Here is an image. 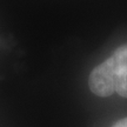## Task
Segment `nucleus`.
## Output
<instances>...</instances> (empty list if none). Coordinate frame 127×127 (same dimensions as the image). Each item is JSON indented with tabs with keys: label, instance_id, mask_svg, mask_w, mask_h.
I'll use <instances>...</instances> for the list:
<instances>
[{
	"label": "nucleus",
	"instance_id": "obj_1",
	"mask_svg": "<svg viewBox=\"0 0 127 127\" xmlns=\"http://www.w3.org/2000/svg\"><path fill=\"white\" fill-rule=\"evenodd\" d=\"M88 87L93 94L101 98L113 93L127 98V45L118 47L108 59L92 69Z\"/></svg>",
	"mask_w": 127,
	"mask_h": 127
},
{
	"label": "nucleus",
	"instance_id": "obj_2",
	"mask_svg": "<svg viewBox=\"0 0 127 127\" xmlns=\"http://www.w3.org/2000/svg\"><path fill=\"white\" fill-rule=\"evenodd\" d=\"M112 127H127V118H123L118 120Z\"/></svg>",
	"mask_w": 127,
	"mask_h": 127
}]
</instances>
